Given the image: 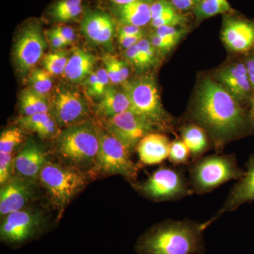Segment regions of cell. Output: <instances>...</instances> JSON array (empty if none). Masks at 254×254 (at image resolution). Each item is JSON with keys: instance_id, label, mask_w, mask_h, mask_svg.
Wrapping results in <instances>:
<instances>
[{"instance_id": "cell-28", "label": "cell", "mask_w": 254, "mask_h": 254, "mask_svg": "<svg viewBox=\"0 0 254 254\" xmlns=\"http://www.w3.org/2000/svg\"><path fill=\"white\" fill-rule=\"evenodd\" d=\"M29 83L31 89L45 97L53 88L51 74L46 70L41 68H36L32 71L29 76Z\"/></svg>"}, {"instance_id": "cell-33", "label": "cell", "mask_w": 254, "mask_h": 254, "mask_svg": "<svg viewBox=\"0 0 254 254\" xmlns=\"http://www.w3.org/2000/svg\"><path fill=\"white\" fill-rule=\"evenodd\" d=\"M155 33L173 44H178L187 31L182 26H162L155 29Z\"/></svg>"}, {"instance_id": "cell-47", "label": "cell", "mask_w": 254, "mask_h": 254, "mask_svg": "<svg viewBox=\"0 0 254 254\" xmlns=\"http://www.w3.org/2000/svg\"><path fill=\"white\" fill-rule=\"evenodd\" d=\"M247 71H248L249 77L252 85V90L254 95V53L247 58L245 62Z\"/></svg>"}, {"instance_id": "cell-37", "label": "cell", "mask_w": 254, "mask_h": 254, "mask_svg": "<svg viewBox=\"0 0 254 254\" xmlns=\"http://www.w3.org/2000/svg\"><path fill=\"white\" fill-rule=\"evenodd\" d=\"M82 0H60L53 6L52 15L58 20L60 16L81 5Z\"/></svg>"}, {"instance_id": "cell-9", "label": "cell", "mask_w": 254, "mask_h": 254, "mask_svg": "<svg viewBox=\"0 0 254 254\" xmlns=\"http://www.w3.org/2000/svg\"><path fill=\"white\" fill-rule=\"evenodd\" d=\"M46 220L41 213L33 209H22L3 217L0 239L11 247H19L34 240L46 231Z\"/></svg>"}, {"instance_id": "cell-10", "label": "cell", "mask_w": 254, "mask_h": 254, "mask_svg": "<svg viewBox=\"0 0 254 254\" xmlns=\"http://www.w3.org/2000/svg\"><path fill=\"white\" fill-rule=\"evenodd\" d=\"M105 129L121 141L131 153L145 136L157 128L148 120L133 111L124 112L105 119Z\"/></svg>"}, {"instance_id": "cell-18", "label": "cell", "mask_w": 254, "mask_h": 254, "mask_svg": "<svg viewBox=\"0 0 254 254\" xmlns=\"http://www.w3.org/2000/svg\"><path fill=\"white\" fill-rule=\"evenodd\" d=\"M48 160L41 148L33 141H28L14 158V168L18 176L34 182L39 178Z\"/></svg>"}, {"instance_id": "cell-6", "label": "cell", "mask_w": 254, "mask_h": 254, "mask_svg": "<svg viewBox=\"0 0 254 254\" xmlns=\"http://www.w3.org/2000/svg\"><path fill=\"white\" fill-rule=\"evenodd\" d=\"M39 180L53 204L59 209L64 208L86 183V177L76 168L49 161L42 169Z\"/></svg>"}, {"instance_id": "cell-44", "label": "cell", "mask_w": 254, "mask_h": 254, "mask_svg": "<svg viewBox=\"0 0 254 254\" xmlns=\"http://www.w3.org/2000/svg\"><path fill=\"white\" fill-rule=\"evenodd\" d=\"M118 35V41L120 46L125 48V50L131 48V46L136 45L143 36H125V35Z\"/></svg>"}, {"instance_id": "cell-35", "label": "cell", "mask_w": 254, "mask_h": 254, "mask_svg": "<svg viewBox=\"0 0 254 254\" xmlns=\"http://www.w3.org/2000/svg\"><path fill=\"white\" fill-rule=\"evenodd\" d=\"M14 158L11 153H0V184L4 185L11 178Z\"/></svg>"}, {"instance_id": "cell-17", "label": "cell", "mask_w": 254, "mask_h": 254, "mask_svg": "<svg viewBox=\"0 0 254 254\" xmlns=\"http://www.w3.org/2000/svg\"><path fill=\"white\" fill-rule=\"evenodd\" d=\"M218 79L239 103L250 102L254 93L245 63L233 64L222 68Z\"/></svg>"}, {"instance_id": "cell-43", "label": "cell", "mask_w": 254, "mask_h": 254, "mask_svg": "<svg viewBox=\"0 0 254 254\" xmlns=\"http://www.w3.org/2000/svg\"><path fill=\"white\" fill-rule=\"evenodd\" d=\"M60 36L67 42L68 45H71L76 40V34L72 28L70 26H59L53 28Z\"/></svg>"}, {"instance_id": "cell-46", "label": "cell", "mask_w": 254, "mask_h": 254, "mask_svg": "<svg viewBox=\"0 0 254 254\" xmlns=\"http://www.w3.org/2000/svg\"><path fill=\"white\" fill-rule=\"evenodd\" d=\"M83 10V6L79 5V6H76L74 9L71 10V11H68V12L66 13V14L60 16V17L58 18V21H68L74 19V18H77L78 16L81 14Z\"/></svg>"}, {"instance_id": "cell-20", "label": "cell", "mask_w": 254, "mask_h": 254, "mask_svg": "<svg viewBox=\"0 0 254 254\" xmlns=\"http://www.w3.org/2000/svg\"><path fill=\"white\" fill-rule=\"evenodd\" d=\"M154 1L135 0L131 3L118 5L115 15L122 25H133L143 27L151 22L150 6Z\"/></svg>"}, {"instance_id": "cell-12", "label": "cell", "mask_w": 254, "mask_h": 254, "mask_svg": "<svg viewBox=\"0 0 254 254\" xmlns=\"http://www.w3.org/2000/svg\"><path fill=\"white\" fill-rule=\"evenodd\" d=\"M50 112L60 127H68L80 123L88 115L85 100L77 92L58 88L50 103Z\"/></svg>"}, {"instance_id": "cell-1", "label": "cell", "mask_w": 254, "mask_h": 254, "mask_svg": "<svg viewBox=\"0 0 254 254\" xmlns=\"http://www.w3.org/2000/svg\"><path fill=\"white\" fill-rule=\"evenodd\" d=\"M192 116L211 137L217 150L247 135L254 127L240 103L222 85L209 78L198 87Z\"/></svg>"}, {"instance_id": "cell-24", "label": "cell", "mask_w": 254, "mask_h": 254, "mask_svg": "<svg viewBox=\"0 0 254 254\" xmlns=\"http://www.w3.org/2000/svg\"><path fill=\"white\" fill-rule=\"evenodd\" d=\"M181 135L193 160L201 158L209 149L210 143L206 131L198 125H188L182 127Z\"/></svg>"}, {"instance_id": "cell-34", "label": "cell", "mask_w": 254, "mask_h": 254, "mask_svg": "<svg viewBox=\"0 0 254 254\" xmlns=\"http://www.w3.org/2000/svg\"><path fill=\"white\" fill-rule=\"evenodd\" d=\"M102 60L104 64L105 70L109 76L110 83L114 85L122 83L118 58L112 55H105Z\"/></svg>"}, {"instance_id": "cell-5", "label": "cell", "mask_w": 254, "mask_h": 254, "mask_svg": "<svg viewBox=\"0 0 254 254\" xmlns=\"http://www.w3.org/2000/svg\"><path fill=\"white\" fill-rule=\"evenodd\" d=\"M99 146V129L88 122L66 127L57 140L59 154L76 167L94 165Z\"/></svg>"}, {"instance_id": "cell-11", "label": "cell", "mask_w": 254, "mask_h": 254, "mask_svg": "<svg viewBox=\"0 0 254 254\" xmlns=\"http://www.w3.org/2000/svg\"><path fill=\"white\" fill-rule=\"evenodd\" d=\"M46 46L39 25L30 23L23 28L14 50V63L18 72L26 74L41 59Z\"/></svg>"}, {"instance_id": "cell-23", "label": "cell", "mask_w": 254, "mask_h": 254, "mask_svg": "<svg viewBox=\"0 0 254 254\" xmlns=\"http://www.w3.org/2000/svg\"><path fill=\"white\" fill-rule=\"evenodd\" d=\"M18 124L23 128L38 133L42 138H51L58 131V124L50 113L22 116L18 120Z\"/></svg>"}, {"instance_id": "cell-39", "label": "cell", "mask_w": 254, "mask_h": 254, "mask_svg": "<svg viewBox=\"0 0 254 254\" xmlns=\"http://www.w3.org/2000/svg\"><path fill=\"white\" fill-rule=\"evenodd\" d=\"M150 41L155 49L158 50L160 54H166L176 46V45L170 43L166 40L163 39L161 37L159 36L157 33L153 32L150 36Z\"/></svg>"}, {"instance_id": "cell-45", "label": "cell", "mask_w": 254, "mask_h": 254, "mask_svg": "<svg viewBox=\"0 0 254 254\" xmlns=\"http://www.w3.org/2000/svg\"><path fill=\"white\" fill-rule=\"evenodd\" d=\"M118 34L125 36H143L141 27L133 25H120L119 26Z\"/></svg>"}, {"instance_id": "cell-21", "label": "cell", "mask_w": 254, "mask_h": 254, "mask_svg": "<svg viewBox=\"0 0 254 254\" xmlns=\"http://www.w3.org/2000/svg\"><path fill=\"white\" fill-rule=\"evenodd\" d=\"M96 58L80 48H74L68 58L64 75L72 83H83L93 72Z\"/></svg>"}, {"instance_id": "cell-15", "label": "cell", "mask_w": 254, "mask_h": 254, "mask_svg": "<svg viewBox=\"0 0 254 254\" xmlns=\"http://www.w3.org/2000/svg\"><path fill=\"white\" fill-rule=\"evenodd\" d=\"M245 166L243 177L232 187L222 208L213 218L205 222L207 226L211 225L224 214L235 211L241 205L254 201V154L251 155Z\"/></svg>"}, {"instance_id": "cell-48", "label": "cell", "mask_w": 254, "mask_h": 254, "mask_svg": "<svg viewBox=\"0 0 254 254\" xmlns=\"http://www.w3.org/2000/svg\"><path fill=\"white\" fill-rule=\"evenodd\" d=\"M251 103V110H250V117L253 122L254 125V95L252 96V99L250 100Z\"/></svg>"}, {"instance_id": "cell-49", "label": "cell", "mask_w": 254, "mask_h": 254, "mask_svg": "<svg viewBox=\"0 0 254 254\" xmlns=\"http://www.w3.org/2000/svg\"><path fill=\"white\" fill-rule=\"evenodd\" d=\"M110 1L117 5H124L131 3L135 0H110Z\"/></svg>"}, {"instance_id": "cell-3", "label": "cell", "mask_w": 254, "mask_h": 254, "mask_svg": "<svg viewBox=\"0 0 254 254\" xmlns=\"http://www.w3.org/2000/svg\"><path fill=\"white\" fill-rule=\"evenodd\" d=\"M189 171L190 189L200 195L210 193L230 180L238 181L245 174L234 154L201 157L194 160Z\"/></svg>"}, {"instance_id": "cell-22", "label": "cell", "mask_w": 254, "mask_h": 254, "mask_svg": "<svg viewBox=\"0 0 254 254\" xmlns=\"http://www.w3.org/2000/svg\"><path fill=\"white\" fill-rule=\"evenodd\" d=\"M132 111L129 98L123 90L109 86L97 105L96 113L108 119L124 112Z\"/></svg>"}, {"instance_id": "cell-25", "label": "cell", "mask_w": 254, "mask_h": 254, "mask_svg": "<svg viewBox=\"0 0 254 254\" xmlns=\"http://www.w3.org/2000/svg\"><path fill=\"white\" fill-rule=\"evenodd\" d=\"M20 110L22 116L48 113H50V104L46 97L30 88L25 90L20 96Z\"/></svg>"}, {"instance_id": "cell-27", "label": "cell", "mask_w": 254, "mask_h": 254, "mask_svg": "<svg viewBox=\"0 0 254 254\" xmlns=\"http://www.w3.org/2000/svg\"><path fill=\"white\" fill-rule=\"evenodd\" d=\"M68 56V53L66 51L57 50L55 53L46 55L42 64L45 70L50 74L58 76L64 73L69 58Z\"/></svg>"}, {"instance_id": "cell-19", "label": "cell", "mask_w": 254, "mask_h": 254, "mask_svg": "<svg viewBox=\"0 0 254 254\" xmlns=\"http://www.w3.org/2000/svg\"><path fill=\"white\" fill-rule=\"evenodd\" d=\"M170 144L171 142L168 137L154 131L143 137L137 145L136 150L142 163L157 165L168 158Z\"/></svg>"}, {"instance_id": "cell-16", "label": "cell", "mask_w": 254, "mask_h": 254, "mask_svg": "<svg viewBox=\"0 0 254 254\" xmlns=\"http://www.w3.org/2000/svg\"><path fill=\"white\" fill-rule=\"evenodd\" d=\"M84 36L92 43L111 48L115 34V23L113 17L103 11H90L85 15L81 26Z\"/></svg>"}, {"instance_id": "cell-42", "label": "cell", "mask_w": 254, "mask_h": 254, "mask_svg": "<svg viewBox=\"0 0 254 254\" xmlns=\"http://www.w3.org/2000/svg\"><path fill=\"white\" fill-rule=\"evenodd\" d=\"M177 11H188L193 9L201 0H170Z\"/></svg>"}, {"instance_id": "cell-30", "label": "cell", "mask_w": 254, "mask_h": 254, "mask_svg": "<svg viewBox=\"0 0 254 254\" xmlns=\"http://www.w3.org/2000/svg\"><path fill=\"white\" fill-rule=\"evenodd\" d=\"M151 26L155 29L162 26H182L185 27L187 19L185 15L179 12L175 7L162 14L156 19L152 20Z\"/></svg>"}, {"instance_id": "cell-31", "label": "cell", "mask_w": 254, "mask_h": 254, "mask_svg": "<svg viewBox=\"0 0 254 254\" xmlns=\"http://www.w3.org/2000/svg\"><path fill=\"white\" fill-rule=\"evenodd\" d=\"M190 150L182 139H176L170 144L169 160L175 165H187L190 163Z\"/></svg>"}, {"instance_id": "cell-14", "label": "cell", "mask_w": 254, "mask_h": 254, "mask_svg": "<svg viewBox=\"0 0 254 254\" xmlns=\"http://www.w3.org/2000/svg\"><path fill=\"white\" fill-rule=\"evenodd\" d=\"M33 182L21 176L11 177L0 190L1 217L22 210L34 197Z\"/></svg>"}, {"instance_id": "cell-4", "label": "cell", "mask_w": 254, "mask_h": 254, "mask_svg": "<svg viewBox=\"0 0 254 254\" xmlns=\"http://www.w3.org/2000/svg\"><path fill=\"white\" fill-rule=\"evenodd\" d=\"M123 91L131 102L132 111L141 115L160 131L173 129L174 120L162 104L154 78L143 76L123 84Z\"/></svg>"}, {"instance_id": "cell-2", "label": "cell", "mask_w": 254, "mask_h": 254, "mask_svg": "<svg viewBox=\"0 0 254 254\" xmlns=\"http://www.w3.org/2000/svg\"><path fill=\"white\" fill-rule=\"evenodd\" d=\"M204 222L169 220L152 227L137 242L138 254H202Z\"/></svg>"}, {"instance_id": "cell-32", "label": "cell", "mask_w": 254, "mask_h": 254, "mask_svg": "<svg viewBox=\"0 0 254 254\" xmlns=\"http://www.w3.org/2000/svg\"><path fill=\"white\" fill-rule=\"evenodd\" d=\"M125 56L127 61L138 69L145 70L153 66L149 60L138 48L137 44L125 50Z\"/></svg>"}, {"instance_id": "cell-38", "label": "cell", "mask_w": 254, "mask_h": 254, "mask_svg": "<svg viewBox=\"0 0 254 254\" xmlns=\"http://www.w3.org/2000/svg\"><path fill=\"white\" fill-rule=\"evenodd\" d=\"M137 46L144 53L153 66L156 64L158 61V53H159L158 50L155 49L154 46L150 43L149 39L144 38H142L141 41L137 43Z\"/></svg>"}, {"instance_id": "cell-7", "label": "cell", "mask_w": 254, "mask_h": 254, "mask_svg": "<svg viewBox=\"0 0 254 254\" xmlns=\"http://www.w3.org/2000/svg\"><path fill=\"white\" fill-rule=\"evenodd\" d=\"M135 187L142 195L156 201H175L193 193L183 170L170 167H161Z\"/></svg>"}, {"instance_id": "cell-40", "label": "cell", "mask_w": 254, "mask_h": 254, "mask_svg": "<svg viewBox=\"0 0 254 254\" xmlns=\"http://www.w3.org/2000/svg\"><path fill=\"white\" fill-rule=\"evenodd\" d=\"M174 6L170 0H155L150 6L152 20L156 19L169 10L173 9ZM151 20V21H152Z\"/></svg>"}, {"instance_id": "cell-26", "label": "cell", "mask_w": 254, "mask_h": 254, "mask_svg": "<svg viewBox=\"0 0 254 254\" xmlns=\"http://www.w3.org/2000/svg\"><path fill=\"white\" fill-rule=\"evenodd\" d=\"M231 10L227 0H201L193 9V13L197 20L200 21Z\"/></svg>"}, {"instance_id": "cell-41", "label": "cell", "mask_w": 254, "mask_h": 254, "mask_svg": "<svg viewBox=\"0 0 254 254\" xmlns=\"http://www.w3.org/2000/svg\"><path fill=\"white\" fill-rule=\"evenodd\" d=\"M46 35L52 48L55 50L61 49L64 47L69 46L67 42L65 41L63 37L60 36L53 28L50 31H46Z\"/></svg>"}, {"instance_id": "cell-8", "label": "cell", "mask_w": 254, "mask_h": 254, "mask_svg": "<svg viewBox=\"0 0 254 254\" xmlns=\"http://www.w3.org/2000/svg\"><path fill=\"white\" fill-rule=\"evenodd\" d=\"M100 146L94 170L104 175H120L134 182L138 166L131 158V152L106 130L99 129Z\"/></svg>"}, {"instance_id": "cell-36", "label": "cell", "mask_w": 254, "mask_h": 254, "mask_svg": "<svg viewBox=\"0 0 254 254\" xmlns=\"http://www.w3.org/2000/svg\"><path fill=\"white\" fill-rule=\"evenodd\" d=\"M96 73L98 76L96 83L89 96L93 98H102L110 86V80L105 68H99L97 70Z\"/></svg>"}, {"instance_id": "cell-29", "label": "cell", "mask_w": 254, "mask_h": 254, "mask_svg": "<svg viewBox=\"0 0 254 254\" xmlns=\"http://www.w3.org/2000/svg\"><path fill=\"white\" fill-rule=\"evenodd\" d=\"M23 140L22 130L19 128H8L0 136V153H12Z\"/></svg>"}, {"instance_id": "cell-13", "label": "cell", "mask_w": 254, "mask_h": 254, "mask_svg": "<svg viewBox=\"0 0 254 254\" xmlns=\"http://www.w3.org/2000/svg\"><path fill=\"white\" fill-rule=\"evenodd\" d=\"M222 40L230 51L247 53L254 51V21L229 17L223 23Z\"/></svg>"}]
</instances>
